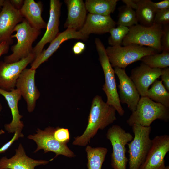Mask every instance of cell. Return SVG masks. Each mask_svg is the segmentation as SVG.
<instances>
[{"instance_id": "obj_1", "label": "cell", "mask_w": 169, "mask_h": 169, "mask_svg": "<svg viewBox=\"0 0 169 169\" xmlns=\"http://www.w3.org/2000/svg\"><path fill=\"white\" fill-rule=\"evenodd\" d=\"M116 111L113 107L105 102L101 96H95L92 101L86 128L81 135L74 138L72 144L86 146L99 130H103L116 120Z\"/></svg>"}, {"instance_id": "obj_2", "label": "cell", "mask_w": 169, "mask_h": 169, "mask_svg": "<svg viewBox=\"0 0 169 169\" xmlns=\"http://www.w3.org/2000/svg\"><path fill=\"white\" fill-rule=\"evenodd\" d=\"M157 119L167 122L169 120V108L147 96L141 97L136 110L132 112L127 123L131 126L136 124L149 127Z\"/></svg>"}, {"instance_id": "obj_3", "label": "cell", "mask_w": 169, "mask_h": 169, "mask_svg": "<svg viewBox=\"0 0 169 169\" xmlns=\"http://www.w3.org/2000/svg\"><path fill=\"white\" fill-rule=\"evenodd\" d=\"M14 31L16 33L11 38H16L17 43L11 47L12 53L5 57L4 62L7 63L17 62L32 53L33 43L41 32L32 27L25 19L15 26Z\"/></svg>"}, {"instance_id": "obj_4", "label": "cell", "mask_w": 169, "mask_h": 169, "mask_svg": "<svg viewBox=\"0 0 169 169\" xmlns=\"http://www.w3.org/2000/svg\"><path fill=\"white\" fill-rule=\"evenodd\" d=\"M95 42L104 74L105 83L102 90L106 95V102L113 107L120 116H123L125 111L120 101L114 69L109 61L106 49L100 40L96 38Z\"/></svg>"}, {"instance_id": "obj_5", "label": "cell", "mask_w": 169, "mask_h": 169, "mask_svg": "<svg viewBox=\"0 0 169 169\" xmlns=\"http://www.w3.org/2000/svg\"><path fill=\"white\" fill-rule=\"evenodd\" d=\"M106 51L112 67L124 69L145 56L159 53L152 48L133 44L123 46H108Z\"/></svg>"}, {"instance_id": "obj_6", "label": "cell", "mask_w": 169, "mask_h": 169, "mask_svg": "<svg viewBox=\"0 0 169 169\" xmlns=\"http://www.w3.org/2000/svg\"><path fill=\"white\" fill-rule=\"evenodd\" d=\"M163 33L161 25L154 23L146 27L138 24L129 28L122 44L124 46L133 44L149 47L159 53L162 51L161 40Z\"/></svg>"}, {"instance_id": "obj_7", "label": "cell", "mask_w": 169, "mask_h": 169, "mask_svg": "<svg viewBox=\"0 0 169 169\" xmlns=\"http://www.w3.org/2000/svg\"><path fill=\"white\" fill-rule=\"evenodd\" d=\"M134 137L128 143L129 169H139L144 161L151 146L150 137L151 126H143L135 124L132 126Z\"/></svg>"}, {"instance_id": "obj_8", "label": "cell", "mask_w": 169, "mask_h": 169, "mask_svg": "<svg viewBox=\"0 0 169 169\" xmlns=\"http://www.w3.org/2000/svg\"><path fill=\"white\" fill-rule=\"evenodd\" d=\"M107 138L112 145L111 166L113 169H126L128 160L126 156L125 145L133 139L132 135L121 126L114 125L108 129Z\"/></svg>"}, {"instance_id": "obj_9", "label": "cell", "mask_w": 169, "mask_h": 169, "mask_svg": "<svg viewBox=\"0 0 169 169\" xmlns=\"http://www.w3.org/2000/svg\"><path fill=\"white\" fill-rule=\"evenodd\" d=\"M54 129L50 126L46 128L44 130L38 128L36 131V134L28 136V138L33 140L37 145V148L34 152L43 149L44 153L49 152L54 153L55 156L50 160V161L59 155L69 158L75 157V155L67 145L61 144L54 138L53 136Z\"/></svg>"}, {"instance_id": "obj_10", "label": "cell", "mask_w": 169, "mask_h": 169, "mask_svg": "<svg viewBox=\"0 0 169 169\" xmlns=\"http://www.w3.org/2000/svg\"><path fill=\"white\" fill-rule=\"evenodd\" d=\"M36 58L32 53L27 57L12 63L0 62V88L7 91L15 89L17 80L22 71Z\"/></svg>"}, {"instance_id": "obj_11", "label": "cell", "mask_w": 169, "mask_h": 169, "mask_svg": "<svg viewBox=\"0 0 169 169\" xmlns=\"http://www.w3.org/2000/svg\"><path fill=\"white\" fill-rule=\"evenodd\" d=\"M151 146L139 169H163L165 157L169 151V136H157L152 140Z\"/></svg>"}, {"instance_id": "obj_12", "label": "cell", "mask_w": 169, "mask_h": 169, "mask_svg": "<svg viewBox=\"0 0 169 169\" xmlns=\"http://www.w3.org/2000/svg\"><path fill=\"white\" fill-rule=\"evenodd\" d=\"M35 73L36 70L25 68L20 74L16 84V89L27 103L29 112L34 110L36 101L40 95L35 84Z\"/></svg>"}, {"instance_id": "obj_13", "label": "cell", "mask_w": 169, "mask_h": 169, "mask_svg": "<svg viewBox=\"0 0 169 169\" xmlns=\"http://www.w3.org/2000/svg\"><path fill=\"white\" fill-rule=\"evenodd\" d=\"M23 20L20 10L14 8L9 0H5L0 11V44L3 42L12 43L13 30Z\"/></svg>"}, {"instance_id": "obj_14", "label": "cell", "mask_w": 169, "mask_h": 169, "mask_svg": "<svg viewBox=\"0 0 169 169\" xmlns=\"http://www.w3.org/2000/svg\"><path fill=\"white\" fill-rule=\"evenodd\" d=\"M114 69L119 81L118 87L120 101V103L126 104L129 109L133 112L136 110L140 95L125 69L115 67Z\"/></svg>"}, {"instance_id": "obj_15", "label": "cell", "mask_w": 169, "mask_h": 169, "mask_svg": "<svg viewBox=\"0 0 169 169\" xmlns=\"http://www.w3.org/2000/svg\"><path fill=\"white\" fill-rule=\"evenodd\" d=\"M61 5L59 0H50L49 16L46 30L39 41L33 48L32 53L35 55L36 58L43 51L45 44L50 43L59 33V27Z\"/></svg>"}, {"instance_id": "obj_16", "label": "cell", "mask_w": 169, "mask_h": 169, "mask_svg": "<svg viewBox=\"0 0 169 169\" xmlns=\"http://www.w3.org/2000/svg\"><path fill=\"white\" fill-rule=\"evenodd\" d=\"M162 71V69L151 68L142 63L132 69L130 77L141 97L146 96L149 87L160 77Z\"/></svg>"}, {"instance_id": "obj_17", "label": "cell", "mask_w": 169, "mask_h": 169, "mask_svg": "<svg viewBox=\"0 0 169 169\" xmlns=\"http://www.w3.org/2000/svg\"><path fill=\"white\" fill-rule=\"evenodd\" d=\"M88 37V36L82 34L79 31L70 29L67 28L62 32L59 33L50 43L47 48L43 50L35 58L31 63L30 69L36 70L41 64L47 60L63 42L73 39L85 40Z\"/></svg>"}, {"instance_id": "obj_18", "label": "cell", "mask_w": 169, "mask_h": 169, "mask_svg": "<svg viewBox=\"0 0 169 169\" xmlns=\"http://www.w3.org/2000/svg\"><path fill=\"white\" fill-rule=\"evenodd\" d=\"M15 151V154L11 158L3 157L0 159V169H34L37 166L45 165L49 162L45 160H34L28 157L21 144Z\"/></svg>"}, {"instance_id": "obj_19", "label": "cell", "mask_w": 169, "mask_h": 169, "mask_svg": "<svg viewBox=\"0 0 169 169\" xmlns=\"http://www.w3.org/2000/svg\"><path fill=\"white\" fill-rule=\"evenodd\" d=\"M116 24L110 15L104 16L89 13L79 31L88 36L92 33L103 34L109 32L111 28L115 27Z\"/></svg>"}, {"instance_id": "obj_20", "label": "cell", "mask_w": 169, "mask_h": 169, "mask_svg": "<svg viewBox=\"0 0 169 169\" xmlns=\"http://www.w3.org/2000/svg\"><path fill=\"white\" fill-rule=\"evenodd\" d=\"M67 17L65 28L79 31L84 25L87 16L85 3L82 0H66Z\"/></svg>"}, {"instance_id": "obj_21", "label": "cell", "mask_w": 169, "mask_h": 169, "mask_svg": "<svg viewBox=\"0 0 169 169\" xmlns=\"http://www.w3.org/2000/svg\"><path fill=\"white\" fill-rule=\"evenodd\" d=\"M0 94L7 101L12 116L11 122L4 125L5 130L8 133H13L17 129L22 130L24 125L20 119L23 116L20 114L18 108V103L22 96L19 91L17 89L7 91L0 88Z\"/></svg>"}, {"instance_id": "obj_22", "label": "cell", "mask_w": 169, "mask_h": 169, "mask_svg": "<svg viewBox=\"0 0 169 169\" xmlns=\"http://www.w3.org/2000/svg\"><path fill=\"white\" fill-rule=\"evenodd\" d=\"M43 6L41 2L34 0H25L20 9L22 16L25 18L30 25L40 30L46 28L47 24L42 17Z\"/></svg>"}, {"instance_id": "obj_23", "label": "cell", "mask_w": 169, "mask_h": 169, "mask_svg": "<svg viewBox=\"0 0 169 169\" xmlns=\"http://www.w3.org/2000/svg\"><path fill=\"white\" fill-rule=\"evenodd\" d=\"M137 7L136 13L140 24L149 27L154 24L156 10L150 0H135Z\"/></svg>"}, {"instance_id": "obj_24", "label": "cell", "mask_w": 169, "mask_h": 169, "mask_svg": "<svg viewBox=\"0 0 169 169\" xmlns=\"http://www.w3.org/2000/svg\"><path fill=\"white\" fill-rule=\"evenodd\" d=\"M118 0H86L85 4L90 13L106 16L115 11Z\"/></svg>"}, {"instance_id": "obj_25", "label": "cell", "mask_w": 169, "mask_h": 169, "mask_svg": "<svg viewBox=\"0 0 169 169\" xmlns=\"http://www.w3.org/2000/svg\"><path fill=\"white\" fill-rule=\"evenodd\" d=\"M87 154L88 169H101L108 152L104 147H92L87 146L85 148Z\"/></svg>"}, {"instance_id": "obj_26", "label": "cell", "mask_w": 169, "mask_h": 169, "mask_svg": "<svg viewBox=\"0 0 169 169\" xmlns=\"http://www.w3.org/2000/svg\"><path fill=\"white\" fill-rule=\"evenodd\" d=\"M154 101L169 108V92L161 80L156 79L148 90L146 96Z\"/></svg>"}, {"instance_id": "obj_27", "label": "cell", "mask_w": 169, "mask_h": 169, "mask_svg": "<svg viewBox=\"0 0 169 169\" xmlns=\"http://www.w3.org/2000/svg\"><path fill=\"white\" fill-rule=\"evenodd\" d=\"M149 67L162 69L169 66V51L145 56L140 60Z\"/></svg>"}, {"instance_id": "obj_28", "label": "cell", "mask_w": 169, "mask_h": 169, "mask_svg": "<svg viewBox=\"0 0 169 169\" xmlns=\"http://www.w3.org/2000/svg\"><path fill=\"white\" fill-rule=\"evenodd\" d=\"M118 10V19L117 23L118 26H123L130 28L138 24L136 11L134 10L126 5L119 7Z\"/></svg>"}, {"instance_id": "obj_29", "label": "cell", "mask_w": 169, "mask_h": 169, "mask_svg": "<svg viewBox=\"0 0 169 169\" xmlns=\"http://www.w3.org/2000/svg\"><path fill=\"white\" fill-rule=\"evenodd\" d=\"M129 31V28L123 26L119 25L111 28L109 32L110 33L108 39L109 44L111 46H121Z\"/></svg>"}, {"instance_id": "obj_30", "label": "cell", "mask_w": 169, "mask_h": 169, "mask_svg": "<svg viewBox=\"0 0 169 169\" xmlns=\"http://www.w3.org/2000/svg\"><path fill=\"white\" fill-rule=\"evenodd\" d=\"M53 136L57 141L62 144L67 145L70 141V134L67 128L56 127L54 129Z\"/></svg>"}, {"instance_id": "obj_31", "label": "cell", "mask_w": 169, "mask_h": 169, "mask_svg": "<svg viewBox=\"0 0 169 169\" xmlns=\"http://www.w3.org/2000/svg\"><path fill=\"white\" fill-rule=\"evenodd\" d=\"M169 23V8L157 10L155 16L154 23L165 25Z\"/></svg>"}, {"instance_id": "obj_32", "label": "cell", "mask_w": 169, "mask_h": 169, "mask_svg": "<svg viewBox=\"0 0 169 169\" xmlns=\"http://www.w3.org/2000/svg\"><path fill=\"white\" fill-rule=\"evenodd\" d=\"M163 26V33L161 40L162 51H169V25Z\"/></svg>"}, {"instance_id": "obj_33", "label": "cell", "mask_w": 169, "mask_h": 169, "mask_svg": "<svg viewBox=\"0 0 169 169\" xmlns=\"http://www.w3.org/2000/svg\"><path fill=\"white\" fill-rule=\"evenodd\" d=\"M22 129H18L15 131L12 139L0 148V154L4 153L16 140H18L19 138L24 137V135L22 133Z\"/></svg>"}, {"instance_id": "obj_34", "label": "cell", "mask_w": 169, "mask_h": 169, "mask_svg": "<svg viewBox=\"0 0 169 169\" xmlns=\"http://www.w3.org/2000/svg\"><path fill=\"white\" fill-rule=\"evenodd\" d=\"M160 76L164 87L169 92V68L167 67L162 69Z\"/></svg>"}, {"instance_id": "obj_35", "label": "cell", "mask_w": 169, "mask_h": 169, "mask_svg": "<svg viewBox=\"0 0 169 169\" xmlns=\"http://www.w3.org/2000/svg\"><path fill=\"white\" fill-rule=\"evenodd\" d=\"M152 4L156 11L169 8V0H164L158 2L152 1Z\"/></svg>"}, {"instance_id": "obj_36", "label": "cell", "mask_w": 169, "mask_h": 169, "mask_svg": "<svg viewBox=\"0 0 169 169\" xmlns=\"http://www.w3.org/2000/svg\"><path fill=\"white\" fill-rule=\"evenodd\" d=\"M85 45L81 42H76L72 47V49L73 53L76 55L81 54L84 50Z\"/></svg>"}, {"instance_id": "obj_37", "label": "cell", "mask_w": 169, "mask_h": 169, "mask_svg": "<svg viewBox=\"0 0 169 169\" xmlns=\"http://www.w3.org/2000/svg\"><path fill=\"white\" fill-rule=\"evenodd\" d=\"M10 44V43L7 42H3L0 44V57L2 55L8 52Z\"/></svg>"}, {"instance_id": "obj_38", "label": "cell", "mask_w": 169, "mask_h": 169, "mask_svg": "<svg viewBox=\"0 0 169 169\" xmlns=\"http://www.w3.org/2000/svg\"><path fill=\"white\" fill-rule=\"evenodd\" d=\"M122 1L128 7L134 10L136 9L137 6L135 0H122Z\"/></svg>"}, {"instance_id": "obj_39", "label": "cell", "mask_w": 169, "mask_h": 169, "mask_svg": "<svg viewBox=\"0 0 169 169\" xmlns=\"http://www.w3.org/2000/svg\"><path fill=\"white\" fill-rule=\"evenodd\" d=\"M12 6L15 8L20 10L23 4L24 1L23 0H9Z\"/></svg>"}, {"instance_id": "obj_40", "label": "cell", "mask_w": 169, "mask_h": 169, "mask_svg": "<svg viewBox=\"0 0 169 169\" xmlns=\"http://www.w3.org/2000/svg\"><path fill=\"white\" fill-rule=\"evenodd\" d=\"M4 0H0V7H2L4 4Z\"/></svg>"}, {"instance_id": "obj_41", "label": "cell", "mask_w": 169, "mask_h": 169, "mask_svg": "<svg viewBox=\"0 0 169 169\" xmlns=\"http://www.w3.org/2000/svg\"><path fill=\"white\" fill-rule=\"evenodd\" d=\"M4 131H3L2 129H1L0 131V135L4 133Z\"/></svg>"}, {"instance_id": "obj_42", "label": "cell", "mask_w": 169, "mask_h": 169, "mask_svg": "<svg viewBox=\"0 0 169 169\" xmlns=\"http://www.w3.org/2000/svg\"><path fill=\"white\" fill-rule=\"evenodd\" d=\"M163 169H169V166H166Z\"/></svg>"}, {"instance_id": "obj_43", "label": "cell", "mask_w": 169, "mask_h": 169, "mask_svg": "<svg viewBox=\"0 0 169 169\" xmlns=\"http://www.w3.org/2000/svg\"><path fill=\"white\" fill-rule=\"evenodd\" d=\"M2 109V106L0 102V111H1Z\"/></svg>"}, {"instance_id": "obj_44", "label": "cell", "mask_w": 169, "mask_h": 169, "mask_svg": "<svg viewBox=\"0 0 169 169\" xmlns=\"http://www.w3.org/2000/svg\"><path fill=\"white\" fill-rule=\"evenodd\" d=\"M1 7H0V11H1Z\"/></svg>"}]
</instances>
